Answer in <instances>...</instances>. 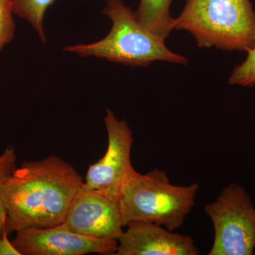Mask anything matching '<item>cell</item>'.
I'll list each match as a JSON object with an SVG mask.
<instances>
[{"label": "cell", "mask_w": 255, "mask_h": 255, "mask_svg": "<svg viewBox=\"0 0 255 255\" xmlns=\"http://www.w3.org/2000/svg\"><path fill=\"white\" fill-rule=\"evenodd\" d=\"M83 182L75 167L58 156L25 161L1 186L4 233L61 224Z\"/></svg>", "instance_id": "cell-1"}, {"label": "cell", "mask_w": 255, "mask_h": 255, "mask_svg": "<svg viewBox=\"0 0 255 255\" xmlns=\"http://www.w3.org/2000/svg\"><path fill=\"white\" fill-rule=\"evenodd\" d=\"M102 13L112 21L110 33L94 43L65 47L64 51L134 67H148L155 61L189 63L187 57L174 53L165 41L145 29L122 0H107Z\"/></svg>", "instance_id": "cell-2"}, {"label": "cell", "mask_w": 255, "mask_h": 255, "mask_svg": "<svg viewBox=\"0 0 255 255\" xmlns=\"http://www.w3.org/2000/svg\"><path fill=\"white\" fill-rule=\"evenodd\" d=\"M174 30L190 33L199 48L248 52L255 44L251 0H186Z\"/></svg>", "instance_id": "cell-3"}, {"label": "cell", "mask_w": 255, "mask_h": 255, "mask_svg": "<svg viewBox=\"0 0 255 255\" xmlns=\"http://www.w3.org/2000/svg\"><path fill=\"white\" fill-rule=\"evenodd\" d=\"M199 188L198 184L174 185L161 169L141 174L134 169L119 199L124 226L145 221L171 231L179 229L194 208Z\"/></svg>", "instance_id": "cell-4"}, {"label": "cell", "mask_w": 255, "mask_h": 255, "mask_svg": "<svg viewBox=\"0 0 255 255\" xmlns=\"http://www.w3.org/2000/svg\"><path fill=\"white\" fill-rule=\"evenodd\" d=\"M214 229L209 255H252L255 251V207L243 186L233 182L204 207Z\"/></svg>", "instance_id": "cell-5"}, {"label": "cell", "mask_w": 255, "mask_h": 255, "mask_svg": "<svg viewBox=\"0 0 255 255\" xmlns=\"http://www.w3.org/2000/svg\"><path fill=\"white\" fill-rule=\"evenodd\" d=\"M108 145L105 155L87 171L82 187L94 189L120 199L128 176L133 170L131 149L133 137L131 128L125 120H120L110 109L105 116Z\"/></svg>", "instance_id": "cell-6"}, {"label": "cell", "mask_w": 255, "mask_h": 255, "mask_svg": "<svg viewBox=\"0 0 255 255\" xmlns=\"http://www.w3.org/2000/svg\"><path fill=\"white\" fill-rule=\"evenodd\" d=\"M63 223L82 236L110 241L118 242L125 228L119 199L82 187Z\"/></svg>", "instance_id": "cell-7"}, {"label": "cell", "mask_w": 255, "mask_h": 255, "mask_svg": "<svg viewBox=\"0 0 255 255\" xmlns=\"http://www.w3.org/2000/svg\"><path fill=\"white\" fill-rule=\"evenodd\" d=\"M12 243L21 255H114L118 242L82 236L63 223L28 228L15 233Z\"/></svg>", "instance_id": "cell-8"}, {"label": "cell", "mask_w": 255, "mask_h": 255, "mask_svg": "<svg viewBox=\"0 0 255 255\" xmlns=\"http://www.w3.org/2000/svg\"><path fill=\"white\" fill-rule=\"evenodd\" d=\"M115 255H198L194 239L156 223L135 221L126 226Z\"/></svg>", "instance_id": "cell-9"}, {"label": "cell", "mask_w": 255, "mask_h": 255, "mask_svg": "<svg viewBox=\"0 0 255 255\" xmlns=\"http://www.w3.org/2000/svg\"><path fill=\"white\" fill-rule=\"evenodd\" d=\"M173 0H140L135 16L139 23L147 31L165 40L174 30V18L170 14Z\"/></svg>", "instance_id": "cell-10"}, {"label": "cell", "mask_w": 255, "mask_h": 255, "mask_svg": "<svg viewBox=\"0 0 255 255\" xmlns=\"http://www.w3.org/2000/svg\"><path fill=\"white\" fill-rule=\"evenodd\" d=\"M55 0H11L14 14L27 21L36 31L42 43L47 38L43 19L48 8Z\"/></svg>", "instance_id": "cell-11"}, {"label": "cell", "mask_w": 255, "mask_h": 255, "mask_svg": "<svg viewBox=\"0 0 255 255\" xmlns=\"http://www.w3.org/2000/svg\"><path fill=\"white\" fill-rule=\"evenodd\" d=\"M17 156L13 146H8L0 154V234L4 233L6 221V213L3 200L1 186L3 182L12 174L17 167Z\"/></svg>", "instance_id": "cell-12"}, {"label": "cell", "mask_w": 255, "mask_h": 255, "mask_svg": "<svg viewBox=\"0 0 255 255\" xmlns=\"http://www.w3.org/2000/svg\"><path fill=\"white\" fill-rule=\"evenodd\" d=\"M246 60L233 68L228 79L231 85L253 87L255 85V44L248 50Z\"/></svg>", "instance_id": "cell-13"}, {"label": "cell", "mask_w": 255, "mask_h": 255, "mask_svg": "<svg viewBox=\"0 0 255 255\" xmlns=\"http://www.w3.org/2000/svg\"><path fill=\"white\" fill-rule=\"evenodd\" d=\"M14 14L11 0H0V52L14 39Z\"/></svg>", "instance_id": "cell-14"}, {"label": "cell", "mask_w": 255, "mask_h": 255, "mask_svg": "<svg viewBox=\"0 0 255 255\" xmlns=\"http://www.w3.org/2000/svg\"><path fill=\"white\" fill-rule=\"evenodd\" d=\"M8 236L6 233L0 234V255H21Z\"/></svg>", "instance_id": "cell-15"}, {"label": "cell", "mask_w": 255, "mask_h": 255, "mask_svg": "<svg viewBox=\"0 0 255 255\" xmlns=\"http://www.w3.org/2000/svg\"></svg>", "instance_id": "cell-16"}]
</instances>
